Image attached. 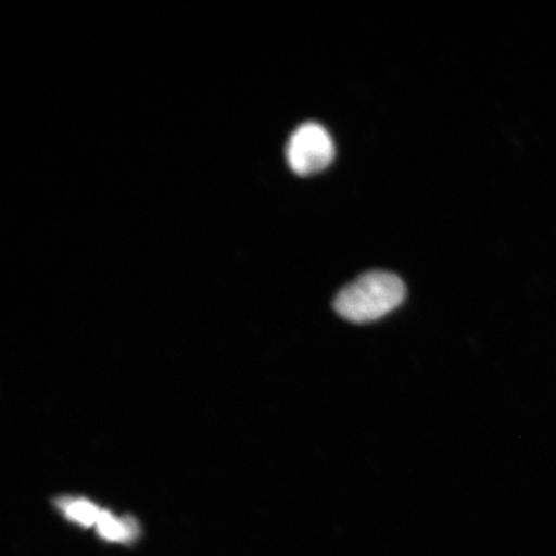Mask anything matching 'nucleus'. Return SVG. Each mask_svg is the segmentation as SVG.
<instances>
[{
	"instance_id": "nucleus-3",
	"label": "nucleus",
	"mask_w": 556,
	"mask_h": 556,
	"mask_svg": "<svg viewBox=\"0 0 556 556\" xmlns=\"http://www.w3.org/2000/svg\"><path fill=\"white\" fill-rule=\"evenodd\" d=\"M96 527L100 536L111 542H131L138 536L135 519L117 518L106 510H102Z\"/></svg>"
},
{
	"instance_id": "nucleus-1",
	"label": "nucleus",
	"mask_w": 556,
	"mask_h": 556,
	"mask_svg": "<svg viewBox=\"0 0 556 556\" xmlns=\"http://www.w3.org/2000/svg\"><path fill=\"white\" fill-rule=\"evenodd\" d=\"M405 298L406 287L397 275L372 270L340 290L333 308L348 321L366 324L386 317Z\"/></svg>"
},
{
	"instance_id": "nucleus-2",
	"label": "nucleus",
	"mask_w": 556,
	"mask_h": 556,
	"mask_svg": "<svg viewBox=\"0 0 556 556\" xmlns=\"http://www.w3.org/2000/svg\"><path fill=\"white\" fill-rule=\"evenodd\" d=\"M336 156V146L321 124L305 123L291 135L287 149L288 163L298 176L323 172Z\"/></svg>"
},
{
	"instance_id": "nucleus-4",
	"label": "nucleus",
	"mask_w": 556,
	"mask_h": 556,
	"mask_svg": "<svg viewBox=\"0 0 556 556\" xmlns=\"http://www.w3.org/2000/svg\"><path fill=\"white\" fill-rule=\"evenodd\" d=\"M58 505L68 519L86 527L96 526L102 513L99 506L85 498H60Z\"/></svg>"
}]
</instances>
